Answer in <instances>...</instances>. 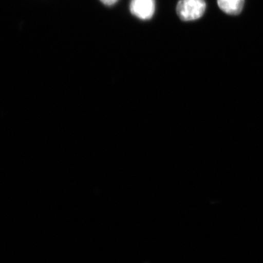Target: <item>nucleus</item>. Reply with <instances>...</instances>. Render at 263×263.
Segmentation results:
<instances>
[{
  "instance_id": "f03ea898",
  "label": "nucleus",
  "mask_w": 263,
  "mask_h": 263,
  "mask_svg": "<svg viewBox=\"0 0 263 263\" xmlns=\"http://www.w3.org/2000/svg\"><path fill=\"white\" fill-rule=\"evenodd\" d=\"M130 11L138 18L143 20L149 19L155 13V0H132Z\"/></svg>"
},
{
  "instance_id": "7ed1b4c3",
  "label": "nucleus",
  "mask_w": 263,
  "mask_h": 263,
  "mask_svg": "<svg viewBox=\"0 0 263 263\" xmlns=\"http://www.w3.org/2000/svg\"><path fill=\"white\" fill-rule=\"evenodd\" d=\"M245 0H217L218 5L224 13L238 15L243 9Z\"/></svg>"
},
{
  "instance_id": "20e7f679",
  "label": "nucleus",
  "mask_w": 263,
  "mask_h": 263,
  "mask_svg": "<svg viewBox=\"0 0 263 263\" xmlns=\"http://www.w3.org/2000/svg\"><path fill=\"white\" fill-rule=\"evenodd\" d=\"M103 4L106 5H113L117 3L118 0H100Z\"/></svg>"
},
{
  "instance_id": "f257e3e1",
  "label": "nucleus",
  "mask_w": 263,
  "mask_h": 263,
  "mask_svg": "<svg viewBox=\"0 0 263 263\" xmlns=\"http://www.w3.org/2000/svg\"><path fill=\"white\" fill-rule=\"evenodd\" d=\"M205 5L204 0H181L177 5V14L185 22L196 20L205 13Z\"/></svg>"
}]
</instances>
